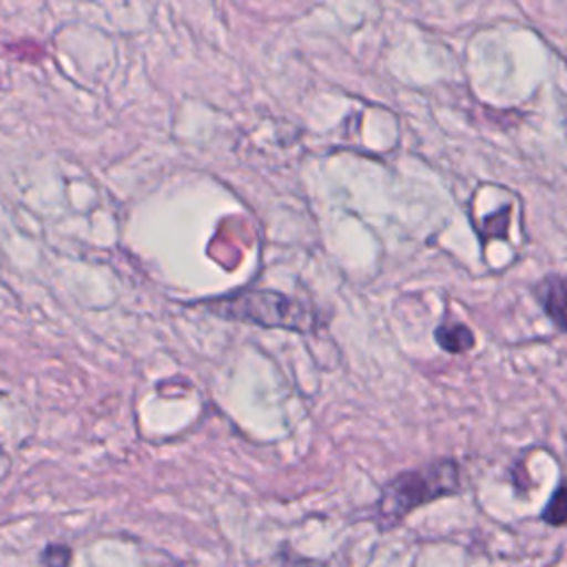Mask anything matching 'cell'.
Returning a JSON list of instances; mask_svg holds the SVG:
<instances>
[{"label": "cell", "instance_id": "3", "mask_svg": "<svg viewBox=\"0 0 567 567\" xmlns=\"http://www.w3.org/2000/svg\"><path fill=\"white\" fill-rule=\"evenodd\" d=\"M536 297L543 310L549 315V319L567 332V277H545L536 286Z\"/></svg>", "mask_w": 567, "mask_h": 567}, {"label": "cell", "instance_id": "5", "mask_svg": "<svg viewBox=\"0 0 567 567\" xmlns=\"http://www.w3.org/2000/svg\"><path fill=\"white\" fill-rule=\"evenodd\" d=\"M540 518H543V523H547L551 527L567 525V478H563L558 483V487L549 496L545 509L540 512Z\"/></svg>", "mask_w": 567, "mask_h": 567}, {"label": "cell", "instance_id": "4", "mask_svg": "<svg viewBox=\"0 0 567 567\" xmlns=\"http://www.w3.org/2000/svg\"><path fill=\"white\" fill-rule=\"evenodd\" d=\"M434 337H436V343H439L443 350L454 352V354L467 352V350L474 346V334H472V330H470L467 326H463V323H456V321L439 326L436 332H434Z\"/></svg>", "mask_w": 567, "mask_h": 567}, {"label": "cell", "instance_id": "6", "mask_svg": "<svg viewBox=\"0 0 567 567\" xmlns=\"http://www.w3.org/2000/svg\"><path fill=\"white\" fill-rule=\"evenodd\" d=\"M71 560V551L64 545H51L44 551L47 567H66Z\"/></svg>", "mask_w": 567, "mask_h": 567}, {"label": "cell", "instance_id": "1", "mask_svg": "<svg viewBox=\"0 0 567 567\" xmlns=\"http://www.w3.org/2000/svg\"><path fill=\"white\" fill-rule=\"evenodd\" d=\"M461 489V465L454 458H439L416 470L392 476L374 503V523L381 532L394 529L401 520L432 501L452 496Z\"/></svg>", "mask_w": 567, "mask_h": 567}, {"label": "cell", "instance_id": "2", "mask_svg": "<svg viewBox=\"0 0 567 567\" xmlns=\"http://www.w3.org/2000/svg\"><path fill=\"white\" fill-rule=\"evenodd\" d=\"M210 310L226 319L248 321L264 328H288L297 332H312L317 328V315L308 303L275 290L237 292L217 299L210 303Z\"/></svg>", "mask_w": 567, "mask_h": 567}]
</instances>
